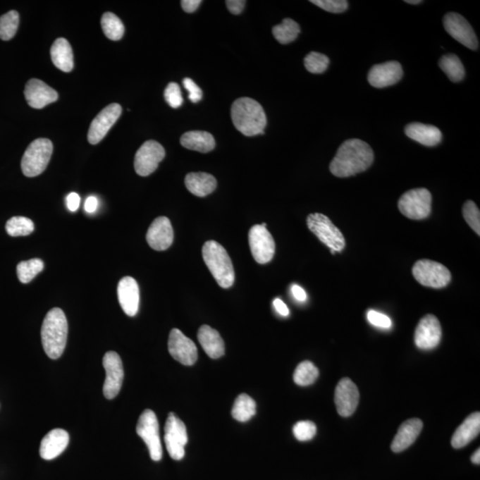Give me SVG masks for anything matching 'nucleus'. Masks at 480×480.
<instances>
[{
  "instance_id": "1",
  "label": "nucleus",
  "mask_w": 480,
  "mask_h": 480,
  "mask_svg": "<svg viewBox=\"0 0 480 480\" xmlns=\"http://www.w3.org/2000/svg\"><path fill=\"white\" fill-rule=\"evenodd\" d=\"M374 159L373 149L367 142L359 139L347 140L333 159L330 171L340 178L355 176L369 168Z\"/></svg>"
},
{
  "instance_id": "2",
  "label": "nucleus",
  "mask_w": 480,
  "mask_h": 480,
  "mask_svg": "<svg viewBox=\"0 0 480 480\" xmlns=\"http://www.w3.org/2000/svg\"><path fill=\"white\" fill-rule=\"evenodd\" d=\"M231 119L235 128L246 136L264 135L267 125L266 114L261 105L248 97L234 101L231 106Z\"/></svg>"
},
{
  "instance_id": "3",
  "label": "nucleus",
  "mask_w": 480,
  "mask_h": 480,
  "mask_svg": "<svg viewBox=\"0 0 480 480\" xmlns=\"http://www.w3.org/2000/svg\"><path fill=\"white\" fill-rule=\"evenodd\" d=\"M68 337V322L66 314L59 308L47 313L42 328L44 350L52 359H59L66 350Z\"/></svg>"
},
{
  "instance_id": "4",
  "label": "nucleus",
  "mask_w": 480,
  "mask_h": 480,
  "mask_svg": "<svg viewBox=\"0 0 480 480\" xmlns=\"http://www.w3.org/2000/svg\"><path fill=\"white\" fill-rule=\"evenodd\" d=\"M204 261L217 284L224 289L233 287L235 271L226 248L214 240L207 241L202 248Z\"/></svg>"
},
{
  "instance_id": "5",
  "label": "nucleus",
  "mask_w": 480,
  "mask_h": 480,
  "mask_svg": "<svg viewBox=\"0 0 480 480\" xmlns=\"http://www.w3.org/2000/svg\"><path fill=\"white\" fill-rule=\"evenodd\" d=\"M54 146L49 139L39 138L27 148L22 159V171L27 177H35L45 171L52 156Z\"/></svg>"
},
{
  "instance_id": "6",
  "label": "nucleus",
  "mask_w": 480,
  "mask_h": 480,
  "mask_svg": "<svg viewBox=\"0 0 480 480\" xmlns=\"http://www.w3.org/2000/svg\"><path fill=\"white\" fill-rule=\"evenodd\" d=\"M309 230L318 237L330 250L342 252L345 247V238L341 230L325 214L315 213L307 217Z\"/></svg>"
},
{
  "instance_id": "7",
  "label": "nucleus",
  "mask_w": 480,
  "mask_h": 480,
  "mask_svg": "<svg viewBox=\"0 0 480 480\" xmlns=\"http://www.w3.org/2000/svg\"><path fill=\"white\" fill-rule=\"evenodd\" d=\"M431 202V194L427 189H413L401 196L398 207L410 219L423 220L430 216Z\"/></svg>"
},
{
  "instance_id": "8",
  "label": "nucleus",
  "mask_w": 480,
  "mask_h": 480,
  "mask_svg": "<svg viewBox=\"0 0 480 480\" xmlns=\"http://www.w3.org/2000/svg\"><path fill=\"white\" fill-rule=\"evenodd\" d=\"M412 272L418 283L424 287L443 288L451 281V272L447 267L426 259L417 261L412 269Z\"/></svg>"
},
{
  "instance_id": "9",
  "label": "nucleus",
  "mask_w": 480,
  "mask_h": 480,
  "mask_svg": "<svg viewBox=\"0 0 480 480\" xmlns=\"http://www.w3.org/2000/svg\"><path fill=\"white\" fill-rule=\"evenodd\" d=\"M136 432L145 442L149 448V455L153 461L159 462L162 458L163 450L160 441L158 418L152 410H144L138 420Z\"/></svg>"
},
{
  "instance_id": "10",
  "label": "nucleus",
  "mask_w": 480,
  "mask_h": 480,
  "mask_svg": "<svg viewBox=\"0 0 480 480\" xmlns=\"http://www.w3.org/2000/svg\"><path fill=\"white\" fill-rule=\"evenodd\" d=\"M165 444L166 450L176 461L185 457V448L188 442V434L183 421L173 413L168 414L165 424Z\"/></svg>"
},
{
  "instance_id": "11",
  "label": "nucleus",
  "mask_w": 480,
  "mask_h": 480,
  "mask_svg": "<svg viewBox=\"0 0 480 480\" xmlns=\"http://www.w3.org/2000/svg\"><path fill=\"white\" fill-rule=\"evenodd\" d=\"M248 240L254 261L260 264L270 263L274 257L276 245L267 228L261 224L254 226L248 234Z\"/></svg>"
},
{
  "instance_id": "12",
  "label": "nucleus",
  "mask_w": 480,
  "mask_h": 480,
  "mask_svg": "<svg viewBox=\"0 0 480 480\" xmlns=\"http://www.w3.org/2000/svg\"><path fill=\"white\" fill-rule=\"evenodd\" d=\"M165 156V149L158 142L153 140L145 142L135 154V172L140 176L152 175L158 168L159 163L164 159Z\"/></svg>"
},
{
  "instance_id": "13",
  "label": "nucleus",
  "mask_w": 480,
  "mask_h": 480,
  "mask_svg": "<svg viewBox=\"0 0 480 480\" xmlns=\"http://www.w3.org/2000/svg\"><path fill=\"white\" fill-rule=\"evenodd\" d=\"M103 365L106 372L104 394L107 400H112L119 393L123 383V364L117 352H108L104 357Z\"/></svg>"
},
{
  "instance_id": "14",
  "label": "nucleus",
  "mask_w": 480,
  "mask_h": 480,
  "mask_svg": "<svg viewBox=\"0 0 480 480\" xmlns=\"http://www.w3.org/2000/svg\"><path fill=\"white\" fill-rule=\"evenodd\" d=\"M444 26L447 32L455 40L468 49H479V42L474 30L467 20L456 13H448L444 17Z\"/></svg>"
},
{
  "instance_id": "15",
  "label": "nucleus",
  "mask_w": 480,
  "mask_h": 480,
  "mask_svg": "<svg viewBox=\"0 0 480 480\" xmlns=\"http://www.w3.org/2000/svg\"><path fill=\"white\" fill-rule=\"evenodd\" d=\"M168 350L177 362L185 366H192L197 359V349L195 343L179 329L173 328L170 332Z\"/></svg>"
},
{
  "instance_id": "16",
  "label": "nucleus",
  "mask_w": 480,
  "mask_h": 480,
  "mask_svg": "<svg viewBox=\"0 0 480 480\" xmlns=\"http://www.w3.org/2000/svg\"><path fill=\"white\" fill-rule=\"evenodd\" d=\"M121 112L122 108L118 104H111L104 108L92 121L90 130H88V142L93 145L99 144L118 121Z\"/></svg>"
},
{
  "instance_id": "17",
  "label": "nucleus",
  "mask_w": 480,
  "mask_h": 480,
  "mask_svg": "<svg viewBox=\"0 0 480 480\" xmlns=\"http://www.w3.org/2000/svg\"><path fill=\"white\" fill-rule=\"evenodd\" d=\"M441 323L434 315H426L418 323L414 333L415 345L421 350L436 348L441 341Z\"/></svg>"
},
{
  "instance_id": "18",
  "label": "nucleus",
  "mask_w": 480,
  "mask_h": 480,
  "mask_svg": "<svg viewBox=\"0 0 480 480\" xmlns=\"http://www.w3.org/2000/svg\"><path fill=\"white\" fill-rule=\"evenodd\" d=\"M359 393L356 384L349 378H343L337 384L335 403L337 412L343 417H349L357 410Z\"/></svg>"
},
{
  "instance_id": "19",
  "label": "nucleus",
  "mask_w": 480,
  "mask_h": 480,
  "mask_svg": "<svg viewBox=\"0 0 480 480\" xmlns=\"http://www.w3.org/2000/svg\"><path fill=\"white\" fill-rule=\"evenodd\" d=\"M403 77L402 66L396 61L376 64L371 68L367 80L371 86L383 88L397 84Z\"/></svg>"
},
{
  "instance_id": "20",
  "label": "nucleus",
  "mask_w": 480,
  "mask_h": 480,
  "mask_svg": "<svg viewBox=\"0 0 480 480\" xmlns=\"http://www.w3.org/2000/svg\"><path fill=\"white\" fill-rule=\"evenodd\" d=\"M146 240L149 246L156 251H164L172 246L173 230L168 218H156L149 226Z\"/></svg>"
},
{
  "instance_id": "21",
  "label": "nucleus",
  "mask_w": 480,
  "mask_h": 480,
  "mask_svg": "<svg viewBox=\"0 0 480 480\" xmlns=\"http://www.w3.org/2000/svg\"><path fill=\"white\" fill-rule=\"evenodd\" d=\"M25 95L27 103L33 109H43L57 101L58 94L49 85L36 78L26 84Z\"/></svg>"
},
{
  "instance_id": "22",
  "label": "nucleus",
  "mask_w": 480,
  "mask_h": 480,
  "mask_svg": "<svg viewBox=\"0 0 480 480\" xmlns=\"http://www.w3.org/2000/svg\"><path fill=\"white\" fill-rule=\"evenodd\" d=\"M118 298L123 312L129 316L137 314L140 304L139 285L132 277H125L118 285Z\"/></svg>"
},
{
  "instance_id": "23",
  "label": "nucleus",
  "mask_w": 480,
  "mask_h": 480,
  "mask_svg": "<svg viewBox=\"0 0 480 480\" xmlns=\"http://www.w3.org/2000/svg\"><path fill=\"white\" fill-rule=\"evenodd\" d=\"M69 434L63 429H54L49 431L40 444V456L47 461L56 458L66 450L69 445Z\"/></svg>"
},
{
  "instance_id": "24",
  "label": "nucleus",
  "mask_w": 480,
  "mask_h": 480,
  "mask_svg": "<svg viewBox=\"0 0 480 480\" xmlns=\"http://www.w3.org/2000/svg\"><path fill=\"white\" fill-rule=\"evenodd\" d=\"M423 426V421L418 418L410 419L404 421L398 428L397 435L395 436L393 444H391V450L395 453L406 450L417 441Z\"/></svg>"
},
{
  "instance_id": "25",
  "label": "nucleus",
  "mask_w": 480,
  "mask_h": 480,
  "mask_svg": "<svg viewBox=\"0 0 480 480\" xmlns=\"http://www.w3.org/2000/svg\"><path fill=\"white\" fill-rule=\"evenodd\" d=\"M480 431V414L475 412L465 419L453 435L452 447L456 449L466 447L469 443L478 437Z\"/></svg>"
},
{
  "instance_id": "26",
  "label": "nucleus",
  "mask_w": 480,
  "mask_h": 480,
  "mask_svg": "<svg viewBox=\"0 0 480 480\" xmlns=\"http://www.w3.org/2000/svg\"><path fill=\"white\" fill-rule=\"evenodd\" d=\"M197 339L211 359H219L224 355L226 346L222 336L216 329L207 325L202 326L197 332Z\"/></svg>"
},
{
  "instance_id": "27",
  "label": "nucleus",
  "mask_w": 480,
  "mask_h": 480,
  "mask_svg": "<svg viewBox=\"0 0 480 480\" xmlns=\"http://www.w3.org/2000/svg\"><path fill=\"white\" fill-rule=\"evenodd\" d=\"M408 137L428 147L438 145L442 140V133L438 128L421 123L408 124L405 128Z\"/></svg>"
},
{
  "instance_id": "28",
  "label": "nucleus",
  "mask_w": 480,
  "mask_h": 480,
  "mask_svg": "<svg viewBox=\"0 0 480 480\" xmlns=\"http://www.w3.org/2000/svg\"><path fill=\"white\" fill-rule=\"evenodd\" d=\"M185 185L197 197H206L216 189V179L207 173H190L185 177Z\"/></svg>"
},
{
  "instance_id": "29",
  "label": "nucleus",
  "mask_w": 480,
  "mask_h": 480,
  "mask_svg": "<svg viewBox=\"0 0 480 480\" xmlns=\"http://www.w3.org/2000/svg\"><path fill=\"white\" fill-rule=\"evenodd\" d=\"M51 58L52 62L58 69L70 73L74 67V57L73 49L68 40L60 37L57 39L51 47Z\"/></svg>"
},
{
  "instance_id": "30",
  "label": "nucleus",
  "mask_w": 480,
  "mask_h": 480,
  "mask_svg": "<svg viewBox=\"0 0 480 480\" xmlns=\"http://www.w3.org/2000/svg\"><path fill=\"white\" fill-rule=\"evenodd\" d=\"M181 144L190 151L207 153L216 147V141L209 132L190 131L182 135Z\"/></svg>"
},
{
  "instance_id": "31",
  "label": "nucleus",
  "mask_w": 480,
  "mask_h": 480,
  "mask_svg": "<svg viewBox=\"0 0 480 480\" xmlns=\"http://www.w3.org/2000/svg\"><path fill=\"white\" fill-rule=\"evenodd\" d=\"M257 413V404L255 401L247 394H240L238 396L233 405V414L235 420L245 423L250 421Z\"/></svg>"
},
{
  "instance_id": "32",
  "label": "nucleus",
  "mask_w": 480,
  "mask_h": 480,
  "mask_svg": "<svg viewBox=\"0 0 480 480\" xmlns=\"http://www.w3.org/2000/svg\"><path fill=\"white\" fill-rule=\"evenodd\" d=\"M438 66L452 82H460L465 76L464 67L457 56L445 54L439 60Z\"/></svg>"
},
{
  "instance_id": "33",
  "label": "nucleus",
  "mask_w": 480,
  "mask_h": 480,
  "mask_svg": "<svg viewBox=\"0 0 480 480\" xmlns=\"http://www.w3.org/2000/svg\"><path fill=\"white\" fill-rule=\"evenodd\" d=\"M300 30H301L297 23L290 18H285L281 25L273 27L272 33L277 42L287 45L297 39Z\"/></svg>"
},
{
  "instance_id": "34",
  "label": "nucleus",
  "mask_w": 480,
  "mask_h": 480,
  "mask_svg": "<svg viewBox=\"0 0 480 480\" xmlns=\"http://www.w3.org/2000/svg\"><path fill=\"white\" fill-rule=\"evenodd\" d=\"M101 25L105 36L111 40L117 42L124 36L125 26L123 23L114 13H105L101 17Z\"/></svg>"
},
{
  "instance_id": "35",
  "label": "nucleus",
  "mask_w": 480,
  "mask_h": 480,
  "mask_svg": "<svg viewBox=\"0 0 480 480\" xmlns=\"http://www.w3.org/2000/svg\"><path fill=\"white\" fill-rule=\"evenodd\" d=\"M319 369L311 362H302L296 367L294 381L299 386H309L316 382L319 377Z\"/></svg>"
},
{
  "instance_id": "36",
  "label": "nucleus",
  "mask_w": 480,
  "mask_h": 480,
  "mask_svg": "<svg viewBox=\"0 0 480 480\" xmlns=\"http://www.w3.org/2000/svg\"><path fill=\"white\" fill-rule=\"evenodd\" d=\"M43 269L44 263L40 259L35 258L29 261H23L17 265V276L22 283L27 284L40 273Z\"/></svg>"
},
{
  "instance_id": "37",
  "label": "nucleus",
  "mask_w": 480,
  "mask_h": 480,
  "mask_svg": "<svg viewBox=\"0 0 480 480\" xmlns=\"http://www.w3.org/2000/svg\"><path fill=\"white\" fill-rule=\"evenodd\" d=\"M6 230L11 237L28 236L34 231V223L29 218L15 216L6 222Z\"/></svg>"
},
{
  "instance_id": "38",
  "label": "nucleus",
  "mask_w": 480,
  "mask_h": 480,
  "mask_svg": "<svg viewBox=\"0 0 480 480\" xmlns=\"http://www.w3.org/2000/svg\"><path fill=\"white\" fill-rule=\"evenodd\" d=\"M19 21V13L15 10L0 17V39L6 42L12 39L18 30Z\"/></svg>"
},
{
  "instance_id": "39",
  "label": "nucleus",
  "mask_w": 480,
  "mask_h": 480,
  "mask_svg": "<svg viewBox=\"0 0 480 480\" xmlns=\"http://www.w3.org/2000/svg\"><path fill=\"white\" fill-rule=\"evenodd\" d=\"M304 66L311 73H324L329 66V58L323 54L311 52L304 58Z\"/></svg>"
},
{
  "instance_id": "40",
  "label": "nucleus",
  "mask_w": 480,
  "mask_h": 480,
  "mask_svg": "<svg viewBox=\"0 0 480 480\" xmlns=\"http://www.w3.org/2000/svg\"><path fill=\"white\" fill-rule=\"evenodd\" d=\"M462 214H464V219L469 227L479 236L480 212L479 207L472 200H468L465 202L464 209H462Z\"/></svg>"
},
{
  "instance_id": "41",
  "label": "nucleus",
  "mask_w": 480,
  "mask_h": 480,
  "mask_svg": "<svg viewBox=\"0 0 480 480\" xmlns=\"http://www.w3.org/2000/svg\"><path fill=\"white\" fill-rule=\"evenodd\" d=\"M293 432L299 441H308L315 437L316 427L311 421H301L295 424Z\"/></svg>"
},
{
  "instance_id": "42",
  "label": "nucleus",
  "mask_w": 480,
  "mask_h": 480,
  "mask_svg": "<svg viewBox=\"0 0 480 480\" xmlns=\"http://www.w3.org/2000/svg\"><path fill=\"white\" fill-rule=\"evenodd\" d=\"M311 3L329 13H341L348 8L346 0H312Z\"/></svg>"
},
{
  "instance_id": "43",
  "label": "nucleus",
  "mask_w": 480,
  "mask_h": 480,
  "mask_svg": "<svg viewBox=\"0 0 480 480\" xmlns=\"http://www.w3.org/2000/svg\"><path fill=\"white\" fill-rule=\"evenodd\" d=\"M165 99L170 107L178 109L183 104L181 88L175 82L168 84L165 90Z\"/></svg>"
},
{
  "instance_id": "44",
  "label": "nucleus",
  "mask_w": 480,
  "mask_h": 480,
  "mask_svg": "<svg viewBox=\"0 0 480 480\" xmlns=\"http://www.w3.org/2000/svg\"><path fill=\"white\" fill-rule=\"evenodd\" d=\"M367 319H369L370 324L376 326V328L389 329L391 328V325H393V322H391L389 316L376 311L367 312Z\"/></svg>"
},
{
  "instance_id": "45",
  "label": "nucleus",
  "mask_w": 480,
  "mask_h": 480,
  "mask_svg": "<svg viewBox=\"0 0 480 480\" xmlns=\"http://www.w3.org/2000/svg\"><path fill=\"white\" fill-rule=\"evenodd\" d=\"M185 90L189 92V99L193 104L199 103L203 97L202 90L192 78H186L183 81Z\"/></svg>"
},
{
  "instance_id": "46",
  "label": "nucleus",
  "mask_w": 480,
  "mask_h": 480,
  "mask_svg": "<svg viewBox=\"0 0 480 480\" xmlns=\"http://www.w3.org/2000/svg\"><path fill=\"white\" fill-rule=\"evenodd\" d=\"M246 3L245 0H228L226 4L231 13L240 15V13H242Z\"/></svg>"
},
{
  "instance_id": "47",
  "label": "nucleus",
  "mask_w": 480,
  "mask_h": 480,
  "mask_svg": "<svg viewBox=\"0 0 480 480\" xmlns=\"http://www.w3.org/2000/svg\"><path fill=\"white\" fill-rule=\"evenodd\" d=\"M67 207L70 212H76L80 205V197L78 193L71 192L67 196Z\"/></svg>"
},
{
  "instance_id": "48",
  "label": "nucleus",
  "mask_w": 480,
  "mask_h": 480,
  "mask_svg": "<svg viewBox=\"0 0 480 480\" xmlns=\"http://www.w3.org/2000/svg\"><path fill=\"white\" fill-rule=\"evenodd\" d=\"M202 3V0H183L181 6L186 13H193L199 8Z\"/></svg>"
},
{
  "instance_id": "49",
  "label": "nucleus",
  "mask_w": 480,
  "mask_h": 480,
  "mask_svg": "<svg viewBox=\"0 0 480 480\" xmlns=\"http://www.w3.org/2000/svg\"><path fill=\"white\" fill-rule=\"evenodd\" d=\"M291 291L294 297L299 302H305L306 299H307L306 292L298 285H293Z\"/></svg>"
},
{
  "instance_id": "50",
  "label": "nucleus",
  "mask_w": 480,
  "mask_h": 480,
  "mask_svg": "<svg viewBox=\"0 0 480 480\" xmlns=\"http://www.w3.org/2000/svg\"><path fill=\"white\" fill-rule=\"evenodd\" d=\"M98 207V199L97 197L90 196L88 197L86 202H85V210L87 213H94L97 211Z\"/></svg>"
},
{
  "instance_id": "51",
  "label": "nucleus",
  "mask_w": 480,
  "mask_h": 480,
  "mask_svg": "<svg viewBox=\"0 0 480 480\" xmlns=\"http://www.w3.org/2000/svg\"><path fill=\"white\" fill-rule=\"evenodd\" d=\"M273 305L279 314L281 316H287L289 315V309L288 306L285 304V302L281 299H275L273 302Z\"/></svg>"
},
{
  "instance_id": "52",
  "label": "nucleus",
  "mask_w": 480,
  "mask_h": 480,
  "mask_svg": "<svg viewBox=\"0 0 480 480\" xmlns=\"http://www.w3.org/2000/svg\"><path fill=\"white\" fill-rule=\"evenodd\" d=\"M472 462L474 464H478L479 465L480 464V449H478L474 454L472 455Z\"/></svg>"
},
{
  "instance_id": "53",
  "label": "nucleus",
  "mask_w": 480,
  "mask_h": 480,
  "mask_svg": "<svg viewBox=\"0 0 480 480\" xmlns=\"http://www.w3.org/2000/svg\"><path fill=\"white\" fill-rule=\"evenodd\" d=\"M407 4H411V5H418L421 4V0H407L406 1Z\"/></svg>"
}]
</instances>
